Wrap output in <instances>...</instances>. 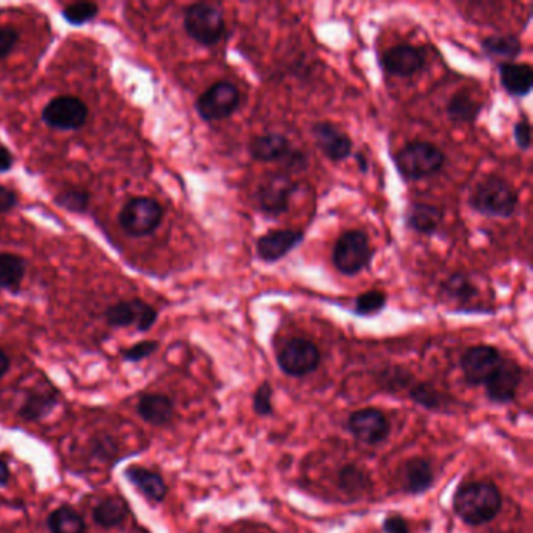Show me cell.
Listing matches in <instances>:
<instances>
[{
  "mask_svg": "<svg viewBox=\"0 0 533 533\" xmlns=\"http://www.w3.org/2000/svg\"><path fill=\"white\" fill-rule=\"evenodd\" d=\"M452 509L465 524L479 528L492 522L502 510V492L496 483L479 480L465 483L452 498Z\"/></svg>",
  "mask_w": 533,
  "mask_h": 533,
  "instance_id": "cell-1",
  "label": "cell"
},
{
  "mask_svg": "<svg viewBox=\"0 0 533 533\" xmlns=\"http://www.w3.org/2000/svg\"><path fill=\"white\" fill-rule=\"evenodd\" d=\"M469 205L486 216L510 218L518 208V194L505 178L488 176L471 193Z\"/></svg>",
  "mask_w": 533,
  "mask_h": 533,
  "instance_id": "cell-2",
  "label": "cell"
},
{
  "mask_svg": "<svg viewBox=\"0 0 533 533\" xmlns=\"http://www.w3.org/2000/svg\"><path fill=\"white\" fill-rule=\"evenodd\" d=\"M445 154L435 144L426 141L409 142L394 157L397 171L407 180L437 174L445 167Z\"/></svg>",
  "mask_w": 533,
  "mask_h": 533,
  "instance_id": "cell-3",
  "label": "cell"
},
{
  "mask_svg": "<svg viewBox=\"0 0 533 533\" xmlns=\"http://www.w3.org/2000/svg\"><path fill=\"white\" fill-rule=\"evenodd\" d=\"M374 249L362 230H349L338 238L333 248L332 261L344 276H356L373 261Z\"/></svg>",
  "mask_w": 533,
  "mask_h": 533,
  "instance_id": "cell-4",
  "label": "cell"
},
{
  "mask_svg": "<svg viewBox=\"0 0 533 533\" xmlns=\"http://www.w3.org/2000/svg\"><path fill=\"white\" fill-rule=\"evenodd\" d=\"M185 30L191 40L202 46H214L224 38V14L218 6L210 4H194L185 12Z\"/></svg>",
  "mask_w": 533,
  "mask_h": 533,
  "instance_id": "cell-5",
  "label": "cell"
},
{
  "mask_svg": "<svg viewBox=\"0 0 533 533\" xmlns=\"http://www.w3.org/2000/svg\"><path fill=\"white\" fill-rule=\"evenodd\" d=\"M163 214L160 203L152 197H131L119 213V225L131 237H148L160 227Z\"/></svg>",
  "mask_w": 533,
  "mask_h": 533,
  "instance_id": "cell-6",
  "label": "cell"
},
{
  "mask_svg": "<svg viewBox=\"0 0 533 533\" xmlns=\"http://www.w3.org/2000/svg\"><path fill=\"white\" fill-rule=\"evenodd\" d=\"M320 363V349L307 338H293L277 354L280 371L290 377H305L316 371Z\"/></svg>",
  "mask_w": 533,
  "mask_h": 533,
  "instance_id": "cell-7",
  "label": "cell"
},
{
  "mask_svg": "<svg viewBox=\"0 0 533 533\" xmlns=\"http://www.w3.org/2000/svg\"><path fill=\"white\" fill-rule=\"evenodd\" d=\"M350 435L365 446H379L385 443L392 433V422L379 409L357 410L350 413L346 422Z\"/></svg>",
  "mask_w": 533,
  "mask_h": 533,
  "instance_id": "cell-8",
  "label": "cell"
},
{
  "mask_svg": "<svg viewBox=\"0 0 533 533\" xmlns=\"http://www.w3.org/2000/svg\"><path fill=\"white\" fill-rule=\"evenodd\" d=\"M241 102V95L235 85L230 82H218L199 95L196 110L203 121H221L230 118L237 112Z\"/></svg>",
  "mask_w": 533,
  "mask_h": 533,
  "instance_id": "cell-9",
  "label": "cell"
},
{
  "mask_svg": "<svg viewBox=\"0 0 533 533\" xmlns=\"http://www.w3.org/2000/svg\"><path fill=\"white\" fill-rule=\"evenodd\" d=\"M88 107L76 95H59L42 108L41 118L57 131H78L88 121Z\"/></svg>",
  "mask_w": 533,
  "mask_h": 533,
  "instance_id": "cell-10",
  "label": "cell"
},
{
  "mask_svg": "<svg viewBox=\"0 0 533 533\" xmlns=\"http://www.w3.org/2000/svg\"><path fill=\"white\" fill-rule=\"evenodd\" d=\"M504 356L494 346L480 344L469 348L462 357L463 375L469 386H483L496 369L501 366Z\"/></svg>",
  "mask_w": 533,
  "mask_h": 533,
  "instance_id": "cell-11",
  "label": "cell"
},
{
  "mask_svg": "<svg viewBox=\"0 0 533 533\" xmlns=\"http://www.w3.org/2000/svg\"><path fill=\"white\" fill-rule=\"evenodd\" d=\"M297 191V184L286 174H269L263 178L257 190V202L263 213L280 216L286 213L293 194Z\"/></svg>",
  "mask_w": 533,
  "mask_h": 533,
  "instance_id": "cell-12",
  "label": "cell"
},
{
  "mask_svg": "<svg viewBox=\"0 0 533 533\" xmlns=\"http://www.w3.org/2000/svg\"><path fill=\"white\" fill-rule=\"evenodd\" d=\"M522 384V367L518 363L505 358L501 366L492 374L485 384L486 397L492 403L507 405L516 399L518 390Z\"/></svg>",
  "mask_w": 533,
  "mask_h": 533,
  "instance_id": "cell-13",
  "label": "cell"
},
{
  "mask_svg": "<svg viewBox=\"0 0 533 533\" xmlns=\"http://www.w3.org/2000/svg\"><path fill=\"white\" fill-rule=\"evenodd\" d=\"M426 63L424 50L411 44H397L388 49L382 57V68L386 74L397 77H410L418 71H421Z\"/></svg>",
  "mask_w": 533,
  "mask_h": 533,
  "instance_id": "cell-14",
  "label": "cell"
},
{
  "mask_svg": "<svg viewBox=\"0 0 533 533\" xmlns=\"http://www.w3.org/2000/svg\"><path fill=\"white\" fill-rule=\"evenodd\" d=\"M313 137L316 146L322 150L329 160L343 161L352 152V140L346 131L330 122H318L313 127Z\"/></svg>",
  "mask_w": 533,
  "mask_h": 533,
  "instance_id": "cell-15",
  "label": "cell"
},
{
  "mask_svg": "<svg viewBox=\"0 0 533 533\" xmlns=\"http://www.w3.org/2000/svg\"><path fill=\"white\" fill-rule=\"evenodd\" d=\"M303 233L291 229H280L271 230L258 238L257 241V255L261 260L267 263L284 258L285 255L290 254L291 250L303 243Z\"/></svg>",
  "mask_w": 533,
  "mask_h": 533,
  "instance_id": "cell-16",
  "label": "cell"
},
{
  "mask_svg": "<svg viewBox=\"0 0 533 533\" xmlns=\"http://www.w3.org/2000/svg\"><path fill=\"white\" fill-rule=\"evenodd\" d=\"M125 479L150 504H161L167 496V485L163 475L140 465H131L124 471Z\"/></svg>",
  "mask_w": 533,
  "mask_h": 533,
  "instance_id": "cell-17",
  "label": "cell"
},
{
  "mask_svg": "<svg viewBox=\"0 0 533 533\" xmlns=\"http://www.w3.org/2000/svg\"><path fill=\"white\" fill-rule=\"evenodd\" d=\"M137 413L150 426H167L176 415V405L171 397L160 393L142 394L137 403Z\"/></svg>",
  "mask_w": 533,
  "mask_h": 533,
  "instance_id": "cell-18",
  "label": "cell"
},
{
  "mask_svg": "<svg viewBox=\"0 0 533 533\" xmlns=\"http://www.w3.org/2000/svg\"><path fill=\"white\" fill-rule=\"evenodd\" d=\"M407 396L411 402L433 413H450L458 403L449 393L441 392L429 382H415L407 392Z\"/></svg>",
  "mask_w": 533,
  "mask_h": 533,
  "instance_id": "cell-19",
  "label": "cell"
},
{
  "mask_svg": "<svg viewBox=\"0 0 533 533\" xmlns=\"http://www.w3.org/2000/svg\"><path fill=\"white\" fill-rule=\"evenodd\" d=\"M435 482L432 463L422 456H413L403 466V492L410 496H421L429 492Z\"/></svg>",
  "mask_w": 533,
  "mask_h": 533,
  "instance_id": "cell-20",
  "label": "cell"
},
{
  "mask_svg": "<svg viewBox=\"0 0 533 533\" xmlns=\"http://www.w3.org/2000/svg\"><path fill=\"white\" fill-rule=\"evenodd\" d=\"M499 76L505 91L513 97H524L532 91L533 71L530 65L502 63L499 66Z\"/></svg>",
  "mask_w": 533,
  "mask_h": 533,
  "instance_id": "cell-21",
  "label": "cell"
},
{
  "mask_svg": "<svg viewBox=\"0 0 533 533\" xmlns=\"http://www.w3.org/2000/svg\"><path fill=\"white\" fill-rule=\"evenodd\" d=\"M249 150L255 160L266 163L284 160L285 157L293 152L290 141L280 133H267L255 138L254 141L250 142Z\"/></svg>",
  "mask_w": 533,
  "mask_h": 533,
  "instance_id": "cell-22",
  "label": "cell"
},
{
  "mask_svg": "<svg viewBox=\"0 0 533 533\" xmlns=\"http://www.w3.org/2000/svg\"><path fill=\"white\" fill-rule=\"evenodd\" d=\"M131 513V507L121 496L102 499L93 510V519L102 528H116L124 524Z\"/></svg>",
  "mask_w": 533,
  "mask_h": 533,
  "instance_id": "cell-23",
  "label": "cell"
},
{
  "mask_svg": "<svg viewBox=\"0 0 533 533\" xmlns=\"http://www.w3.org/2000/svg\"><path fill=\"white\" fill-rule=\"evenodd\" d=\"M57 403H59L57 393H29V396L25 397L24 402L19 407V418L27 422L42 421L44 418H48L52 413Z\"/></svg>",
  "mask_w": 533,
  "mask_h": 533,
  "instance_id": "cell-24",
  "label": "cell"
},
{
  "mask_svg": "<svg viewBox=\"0 0 533 533\" xmlns=\"http://www.w3.org/2000/svg\"><path fill=\"white\" fill-rule=\"evenodd\" d=\"M371 475L363 466L349 463L338 473V488L354 498H360L371 490Z\"/></svg>",
  "mask_w": 533,
  "mask_h": 533,
  "instance_id": "cell-25",
  "label": "cell"
},
{
  "mask_svg": "<svg viewBox=\"0 0 533 533\" xmlns=\"http://www.w3.org/2000/svg\"><path fill=\"white\" fill-rule=\"evenodd\" d=\"M443 220V214L438 208L433 207L430 203H411L407 210V225L411 230L422 233V235H432L437 231L439 222Z\"/></svg>",
  "mask_w": 533,
  "mask_h": 533,
  "instance_id": "cell-26",
  "label": "cell"
},
{
  "mask_svg": "<svg viewBox=\"0 0 533 533\" xmlns=\"http://www.w3.org/2000/svg\"><path fill=\"white\" fill-rule=\"evenodd\" d=\"M48 528L50 533H85L86 524L77 510L61 505L48 516Z\"/></svg>",
  "mask_w": 533,
  "mask_h": 533,
  "instance_id": "cell-27",
  "label": "cell"
},
{
  "mask_svg": "<svg viewBox=\"0 0 533 533\" xmlns=\"http://www.w3.org/2000/svg\"><path fill=\"white\" fill-rule=\"evenodd\" d=\"M27 271V261L16 254H0V288L18 291Z\"/></svg>",
  "mask_w": 533,
  "mask_h": 533,
  "instance_id": "cell-28",
  "label": "cell"
},
{
  "mask_svg": "<svg viewBox=\"0 0 533 533\" xmlns=\"http://www.w3.org/2000/svg\"><path fill=\"white\" fill-rule=\"evenodd\" d=\"M482 49L488 57L509 63L521 54L522 44L516 36H488L482 41Z\"/></svg>",
  "mask_w": 533,
  "mask_h": 533,
  "instance_id": "cell-29",
  "label": "cell"
},
{
  "mask_svg": "<svg viewBox=\"0 0 533 533\" xmlns=\"http://www.w3.org/2000/svg\"><path fill=\"white\" fill-rule=\"evenodd\" d=\"M142 299L121 301L113 303L105 310V320L110 327L122 329V327L137 326L138 314L141 309Z\"/></svg>",
  "mask_w": 533,
  "mask_h": 533,
  "instance_id": "cell-30",
  "label": "cell"
},
{
  "mask_svg": "<svg viewBox=\"0 0 533 533\" xmlns=\"http://www.w3.org/2000/svg\"><path fill=\"white\" fill-rule=\"evenodd\" d=\"M482 104L468 93H456L447 104V114L454 122L469 124L480 114Z\"/></svg>",
  "mask_w": 533,
  "mask_h": 533,
  "instance_id": "cell-31",
  "label": "cell"
},
{
  "mask_svg": "<svg viewBox=\"0 0 533 533\" xmlns=\"http://www.w3.org/2000/svg\"><path fill=\"white\" fill-rule=\"evenodd\" d=\"M415 382V377L411 375L409 369L401 366L386 369V371L380 374L379 379L382 390L386 393H392V394L409 392L410 388H411V385H413Z\"/></svg>",
  "mask_w": 533,
  "mask_h": 533,
  "instance_id": "cell-32",
  "label": "cell"
},
{
  "mask_svg": "<svg viewBox=\"0 0 533 533\" xmlns=\"http://www.w3.org/2000/svg\"><path fill=\"white\" fill-rule=\"evenodd\" d=\"M443 288H445L447 296L456 299L460 303H469L479 293L477 286L465 274L450 276L449 279L446 280L445 285H443Z\"/></svg>",
  "mask_w": 533,
  "mask_h": 533,
  "instance_id": "cell-33",
  "label": "cell"
},
{
  "mask_svg": "<svg viewBox=\"0 0 533 533\" xmlns=\"http://www.w3.org/2000/svg\"><path fill=\"white\" fill-rule=\"evenodd\" d=\"M91 194L82 188H66L55 196V203L71 213H85L89 207Z\"/></svg>",
  "mask_w": 533,
  "mask_h": 533,
  "instance_id": "cell-34",
  "label": "cell"
},
{
  "mask_svg": "<svg viewBox=\"0 0 533 533\" xmlns=\"http://www.w3.org/2000/svg\"><path fill=\"white\" fill-rule=\"evenodd\" d=\"M61 14L68 24L80 27L86 23H91L99 14V5L93 2H78V4L66 6Z\"/></svg>",
  "mask_w": 533,
  "mask_h": 533,
  "instance_id": "cell-35",
  "label": "cell"
},
{
  "mask_svg": "<svg viewBox=\"0 0 533 533\" xmlns=\"http://www.w3.org/2000/svg\"><path fill=\"white\" fill-rule=\"evenodd\" d=\"M386 294L384 291L371 290L363 293L362 296L356 299V314L360 316H371V314H377L382 310L385 309Z\"/></svg>",
  "mask_w": 533,
  "mask_h": 533,
  "instance_id": "cell-36",
  "label": "cell"
},
{
  "mask_svg": "<svg viewBox=\"0 0 533 533\" xmlns=\"http://www.w3.org/2000/svg\"><path fill=\"white\" fill-rule=\"evenodd\" d=\"M274 390L269 385V382H263L254 393L252 399V407H254L255 415L260 418H267L274 415Z\"/></svg>",
  "mask_w": 533,
  "mask_h": 533,
  "instance_id": "cell-37",
  "label": "cell"
},
{
  "mask_svg": "<svg viewBox=\"0 0 533 533\" xmlns=\"http://www.w3.org/2000/svg\"><path fill=\"white\" fill-rule=\"evenodd\" d=\"M157 349H158V341L144 339V341L133 344L129 349L122 350V360L129 363L142 362V360H146L152 354H155Z\"/></svg>",
  "mask_w": 533,
  "mask_h": 533,
  "instance_id": "cell-38",
  "label": "cell"
},
{
  "mask_svg": "<svg viewBox=\"0 0 533 533\" xmlns=\"http://www.w3.org/2000/svg\"><path fill=\"white\" fill-rule=\"evenodd\" d=\"M19 41L18 30L8 25L0 29V59H5L12 54L13 49L16 48Z\"/></svg>",
  "mask_w": 533,
  "mask_h": 533,
  "instance_id": "cell-39",
  "label": "cell"
},
{
  "mask_svg": "<svg viewBox=\"0 0 533 533\" xmlns=\"http://www.w3.org/2000/svg\"><path fill=\"white\" fill-rule=\"evenodd\" d=\"M158 320V312L149 305L148 303L142 301L140 314H138L137 330L138 332L146 333L155 326V322Z\"/></svg>",
  "mask_w": 533,
  "mask_h": 533,
  "instance_id": "cell-40",
  "label": "cell"
},
{
  "mask_svg": "<svg viewBox=\"0 0 533 533\" xmlns=\"http://www.w3.org/2000/svg\"><path fill=\"white\" fill-rule=\"evenodd\" d=\"M515 140L518 148L521 150H528L530 144H532V129L526 119L518 121L515 124Z\"/></svg>",
  "mask_w": 533,
  "mask_h": 533,
  "instance_id": "cell-41",
  "label": "cell"
},
{
  "mask_svg": "<svg viewBox=\"0 0 533 533\" xmlns=\"http://www.w3.org/2000/svg\"><path fill=\"white\" fill-rule=\"evenodd\" d=\"M382 528H384V533H411L405 518L401 515L386 516Z\"/></svg>",
  "mask_w": 533,
  "mask_h": 533,
  "instance_id": "cell-42",
  "label": "cell"
},
{
  "mask_svg": "<svg viewBox=\"0 0 533 533\" xmlns=\"http://www.w3.org/2000/svg\"><path fill=\"white\" fill-rule=\"evenodd\" d=\"M16 205H18V193L8 186L0 185V214L12 212Z\"/></svg>",
  "mask_w": 533,
  "mask_h": 533,
  "instance_id": "cell-43",
  "label": "cell"
},
{
  "mask_svg": "<svg viewBox=\"0 0 533 533\" xmlns=\"http://www.w3.org/2000/svg\"><path fill=\"white\" fill-rule=\"evenodd\" d=\"M13 163H14V158H13L12 152L8 149L0 146V174L10 171Z\"/></svg>",
  "mask_w": 533,
  "mask_h": 533,
  "instance_id": "cell-44",
  "label": "cell"
},
{
  "mask_svg": "<svg viewBox=\"0 0 533 533\" xmlns=\"http://www.w3.org/2000/svg\"><path fill=\"white\" fill-rule=\"evenodd\" d=\"M10 479H12V473H10L8 462H6L5 456H0V486L5 488Z\"/></svg>",
  "mask_w": 533,
  "mask_h": 533,
  "instance_id": "cell-45",
  "label": "cell"
},
{
  "mask_svg": "<svg viewBox=\"0 0 533 533\" xmlns=\"http://www.w3.org/2000/svg\"><path fill=\"white\" fill-rule=\"evenodd\" d=\"M8 369H10V358L4 350L0 349V379L8 373Z\"/></svg>",
  "mask_w": 533,
  "mask_h": 533,
  "instance_id": "cell-46",
  "label": "cell"
},
{
  "mask_svg": "<svg viewBox=\"0 0 533 533\" xmlns=\"http://www.w3.org/2000/svg\"><path fill=\"white\" fill-rule=\"evenodd\" d=\"M357 161H358V165H360V169H362L363 172L366 171V160L363 158V155H357Z\"/></svg>",
  "mask_w": 533,
  "mask_h": 533,
  "instance_id": "cell-47",
  "label": "cell"
}]
</instances>
